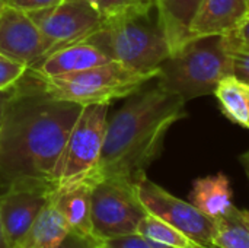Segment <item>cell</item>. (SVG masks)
<instances>
[{
  "mask_svg": "<svg viewBox=\"0 0 249 248\" xmlns=\"http://www.w3.org/2000/svg\"><path fill=\"white\" fill-rule=\"evenodd\" d=\"M134 189L149 215L169 224L196 244L212 246L216 231V219L209 218L190 202L175 197L156 183L150 181L146 175L134 183Z\"/></svg>",
  "mask_w": 249,
  "mask_h": 248,
  "instance_id": "cell-8",
  "label": "cell"
},
{
  "mask_svg": "<svg viewBox=\"0 0 249 248\" xmlns=\"http://www.w3.org/2000/svg\"><path fill=\"white\" fill-rule=\"evenodd\" d=\"M69 232V227L53 202L51 194V199L41 209L16 248H57Z\"/></svg>",
  "mask_w": 249,
  "mask_h": 248,
  "instance_id": "cell-17",
  "label": "cell"
},
{
  "mask_svg": "<svg viewBox=\"0 0 249 248\" xmlns=\"http://www.w3.org/2000/svg\"><path fill=\"white\" fill-rule=\"evenodd\" d=\"M146 215L134 183L120 178H99L93 183L92 227L96 238L108 241L134 234Z\"/></svg>",
  "mask_w": 249,
  "mask_h": 248,
  "instance_id": "cell-7",
  "label": "cell"
},
{
  "mask_svg": "<svg viewBox=\"0 0 249 248\" xmlns=\"http://www.w3.org/2000/svg\"><path fill=\"white\" fill-rule=\"evenodd\" d=\"M226 41H228V48L231 51V56L233 58L235 75L249 82V48L231 42L228 37H226Z\"/></svg>",
  "mask_w": 249,
  "mask_h": 248,
  "instance_id": "cell-24",
  "label": "cell"
},
{
  "mask_svg": "<svg viewBox=\"0 0 249 248\" xmlns=\"http://www.w3.org/2000/svg\"><path fill=\"white\" fill-rule=\"evenodd\" d=\"M82 108L47 94L28 72L10 88L0 121V193L55 190V168Z\"/></svg>",
  "mask_w": 249,
  "mask_h": 248,
  "instance_id": "cell-1",
  "label": "cell"
},
{
  "mask_svg": "<svg viewBox=\"0 0 249 248\" xmlns=\"http://www.w3.org/2000/svg\"><path fill=\"white\" fill-rule=\"evenodd\" d=\"M239 216L244 221V224L249 228V210H239Z\"/></svg>",
  "mask_w": 249,
  "mask_h": 248,
  "instance_id": "cell-30",
  "label": "cell"
},
{
  "mask_svg": "<svg viewBox=\"0 0 249 248\" xmlns=\"http://www.w3.org/2000/svg\"><path fill=\"white\" fill-rule=\"evenodd\" d=\"M143 3H146V4H149V6H153L155 7V0H142Z\"/></svg>",
  "mask_w": 249,
  "mask_h": 248,
  "instance_id": "cell-33",
  "label": "cell"
},
{
  "mask_svg": "<svg viewBox=\"0 0 249 248\" xmlns=\"http://www.w3.org/2000/svg\"><path fill=\"white\" fill-rule=\"evenodd\" d=\"M92 186L93 183H77L55 189L53 202L63 215L69 231L82 237H95L92 227Z\"/></svg>",
  "mask_w": 249,
  "mask_h": 248,
  "instance_id": "cell-15",
  "label": "cell"
},
{
  "mask_svg": "<svg viewBox=\"0 0 249 248\" xmlns=\"http://www.w3.org/2000/svg\"><path fill=\"white\" fill-rule=\"evenodd\" d=\"M54 190L18 187L0 193V227L9 248H16L25 237Z\"/></svg>",
  "mask_w": 249,
  "mask_h": 248,
  "instance_id": "cell-11",
  "label": "cell"
},
{
  "mask_svg": "<svg viewBox=\"0 0 249 248\" xmlns=\"http://www.w3.org/2000/svg\"><path fill=\"white\" fill-rule=\"evenodd\" d=\"M3 6H4V0H0V10L3 9Z\"/></svg>",
  "mask_w": 249,
  "mask_h": 248,
  "instance_id": "cell-34",
  "label": "cell"
},
{
  "mask_svg": "<svg viewBox=\"0 0 249 248\" xmlns=\"http://www.w3.org/2000/svg\"><path fill=\"white\" fill-rule=\"evenodd\" d=\"M104 244L102 240L96 237H82L73 232H69L67 237L60 243L57 248H101Z\"/></svg>",
  "mask_w": 249,
  "mask_h": 248,
  "instance_id": "cell-25",
  "label": "cell"
},
{
  "mask_svg": "<svg viewBox=\"0 0 249 248\" xmlns=\"http://www.w3.org/2000/svg\"><path fill=\"white\" fill-rule=\"evenodd\" d=\"M85 41L111 60L139 72H159V66L171 57L166 38L158 19H152V12L104 23Z\"/></svg>",
  "mask_w": 249,
  "mask_h": 248,
  "instance_id": "cell-5",
  "label": "cell"
},
{
  "mask_svg": "<svg viewBox=\"0 0 249 248\" xmlns=\"http://www.w3.org/2000/svg\"><path fill=\"white\" fill-rule=\"evenodd\" d=\"M101 248H109V247H108V246H105V244H102V247Z\"/></svg>",
  "mask_w": 249,
  "mask_h": 248,
  "instance_id": "cell-35",
  "label": "cell"
},
{
  "mask_svg": "<svg viewBox=\"0 0 249 248\" xmlns=\"http://www.w3.org/2000/svg\"><path fill=\"white\" fill-rule=\"evenodd\" d=\"M60 1H63V0H4V4L12 6L25 13H32L36 10H42V9L55 6Z\"/></svg>",
  "mask_w": 249,
  "mask_h": 248,
  "instance_id": "cell-26",
  "label": "cell"
},
{
  "mask_svg": "<svg viewBox=\"0 0 249 248\" xmlns=\"http://www.w3.org/2000/svg\"><path fill=\"white\" fill-rule=\"evenodd\" d=\"M239 162L244 167V170H245V172H247V175H248L249 178V149L239 156Z\"/></svg>",
  "mask_w": 249,
  "mask_h": 248,
  "instance_id": "cell-28",
  "label": "cell"
},
{
  "mask_svg": "<svg viewBox=\"0 0 249 248\" xmlns=\"http://www.w3.org/2000/svg\"><path fill=\"white\" fill-rule=\"evenodd\" d=\"M109 104L83 105L70 130L58 159L54 184L55 189L77 183H95L102 153Z\"/></svg>",
  "mask_w": 249,
  "mask_h": 248,
  "instance_id": "cell-6",
  "label": "cell"
},
{
  "mask_svg": "<svg viewBox=\"0 0 249 248\" xmlns=\"http://www.w3.org/2000/svg\"><path fill=\"white\" fill-rule=\"evenodd\" d=\"M158 83L185 102L214 92L228 76L235 75L226 35L191 39L182 50L159 66Z\"/></svg>",
  "mask_w": 249,
  "mask_h": 248,
  "instance_id": "cell-3",
  "label": "cell"
},
{
  "mask_svg": "<svg viewBox=\"0 0 249 248\" xmlns=\"http://www.w3.org/2000/svg\"><path fill=\"white\" fill-rule=\"evenodd\" d=\"M232 199L231 180L223 172L197 178L190 193V203L213 219L228 215L235 208Z\"/></svg>",
  "mask_w": 249,
  "mask_h": 248,
  "instance_id": "cell-16",
  "label": "cell"
},
{
  "mask_svg": "<svg viewBox=\"0 0 249 248\" xmlns=\"http://www.w3.org/2000/svg\"><path fill=\"white\" fill-rule=\"evenodd\" d=\"M104 244L109 248H171L162 246V244H158V243H153V241L144 238L143 235H140L137 232L104 241Z\"/></svg>",
  "mask_w": 249,
  "mask_h": 248,
  "instance_id": "cell-23",
  "label": "cell"
},
{
  "mask_svg": "<svg viewBox=\"0 0 249 248\" xmlns=\"http://www.w3.org/2000/svg\"><path fill=\"white\" fill-rule=\"evenodd\" d=\"M92 3L102 18V25L133 16L147 15L155 10L153 6L143 3L142 0H92Z\"/></svg>",
  "mask_w": 249,
  "mask_h": 248,
  "instance_id": "cell-21",
  "label": "cell"
},
{
  "mask_svg": "<svg viewBox=\"0 0 249 248\" xmlns=\"http://www.w3.org/2000/svg\"><path fill=\"white\" fill-rule=\"evenodd\" d=\"M57 48L60 47L42 34L28 13L7 4L3 6L0 10V56L29 69Z\"/></svg>",
  "mask_w": 249,
  "mask_h": 248,
  "instance_id": "cell-10",
  "label": "cell"
},
{
  "mask_svg": "<svg viewBox=\"0 0 249 248\" xmlns=\"http://www.w3.org/2000/svg\"><path fill=\"white\" fill-rule=\"evenodd\" d=\"M213 95L220 104L222 113L235 124L249 130V82L231 75L225 77Z\"/></svg>",
  "mask_w": 249,
  "mask_h": 248,
  "instance_id": "cell-18",
  "label": "cell"
},
{
  "mask_svg": "<svg viewBox=\"0 0 249 248\" xmlns=\"http://www.w3.org/2000/svg\"><path fill=\"white\" fill-rule=\"evenodd\" d=\"M0 248H9L6 240H4V235H3V231H1V227H0Z\"/></svg>",
  "mask_w": 249,
  "mask_h": 248,
  "instance_id": "cell-31",
  "label": "cell"
},
{
  "mask_svg": "<svg viewBox=\"0 0 249 248\" xmlns=\"http://www.w3.org/2000/svg\"><path fill=\"white\" fill-rule=\"evenodd\" d=\"M248 6H249V0H248Z\"/></svg>",
  "mask_w": 249,
  "mask_h": 248,
  "instance_id": "cell-36",
  "label": "cell"
},
{
  "mask_svg": "<svg viewBox=\"0 0 249 248\" xmlns=\"http://www.w3.org/2000/svg\"><path fill=\"white\" fill-rule=\"evenodd\" d=\"M226 37L231 42L249 48V12L241 19L232 32L226 34Z\"/></svg>",
  "mask_w": 249,
  "mask_h": 248,
  "instance_id": "cell-27",
  "label": "cell"
},
{
  "mask_svg": "<svg viewBox=\"0 0 249 248\" xmlns=\"http://www.w3.org/2000/svg\"><path fill=\"white\" fill-rule=\"evenodd\" d=\"M187 117L185 101L156 83L130 95L107 123L99 178L136 183L160 155L169 129Z\"/></svg>",
  "mask_w": 249,
  "mask_h": 248,
  "instance_id": "cell-2",
  "label": "cell"
},
{
  "mask_svg": "<svg viewBox=\"0 0 249 248\" xmlns=\"http://www.w3.org/2000/svg\"><path fill=\"white\" fill-rule=\"evenodd\" d=\"M212 246L219 248H249V228L233 208L228 215L216 219V231Z\"/></svg>",
  "mask_w": 249,
  "mask_h": 248,
  "instance_id": "cell-19",
  "label": "cell"
},
{
  "mask_svg": "<svg viewBox=\"0 0 249 248\" xmlns=\"http://www.w3.org/2000/svg\"><path fill=\"white\" fill-rule=\"evenodd\" d=\"M108 61H111L109 57H107L93 44L83 39L54 50L36 66L29 67V70L38 76L50 77L83 72Z\"/></svg>",
  "mask_w": 249,
  "mask_h": 248,
  "instance_id": "cell-12",
  "label": "cell"
},
{
  "mask_svg": "<svg viewBox=\"0 0 249 248\" xmlns=\"http://www.w3.org/2000/svg\"><path fill=\"white\" fill-rule=\"evenodd\" d=\"M137 234L153 243L171 248H194L196 246V243L184 235L181 231L149 213L140 221L137 227Z\"/></svg>",
  "mask_w": 249,
  "mask_h": 248,
  "instance_id": "cell-20",
  "label": "cell"
},
{
  "mask_svg": "<svg viewBox=\"0 0 249 248\" xmlns=\"http://www.w3.org/2000/svg\"><path fill=\"white\" fill-rule=\"evenodd\" d=\"M28 15L58 47L83 41L102 28V18L92 0H63Z\"/></svg>",
  "mask_w": 249,
  "mask_h": 248,
  "instance_id": "cell-9",
  "label": "cell"
},
{
  "mask_svg": "<svg viewBox=\"0 0 249 248\" xmlns=\"http://www.w3.org/2000/svg\"><path fill=\"white\" fill-rule=\"evenodd\" d=\"M159 72H139L120 61L111 60L105 64L60 76H38L28 69L36 83L51 96L76 102L79 105L111 104L140 91L147 82L156 79Z\"/></svg>",
  "mask_w": 249,
  "mask_h": 248,
  "instance_id": "cell-4",
  "label": "cell"
},
{
  "mask_svg": "<svg viewBox=\"0 0 249 248\" xmlns=\"http://www.w3.org/2000/svg\"><path fill=\"white\" fill-rule=\"evenodd\" d=\"M26 72L28 67L25 64L0 56V92L16 86Z\"/></svg>",
  "mask_w": 249,
  "mask_h": 248,
  "instance_id": "cell-22",
  "label": "cell"
},
{
  "mask_svg": "<svg viewBox=\"0 0 249 248\" xmlns=\"http://www.w3.org/2000/svg\"><path fill=\"white\" fill-rule=\"evenodd\" d=\"M203 0H155L158 23L166 38L171 56L191 41V25Z\"/></svg>",
  "mask_w": 249,
  "mask_h": 248,
  "instance_id": "cell-13",
  "label": "cell"
},
{
  "mask_svg": "<svg viewBox=\"0 0 249 248\" xmlns=\"http://www.w3.org/2000/svg\"><path fill=\"white\" fill-rule=\"evenodd\" d=\"M9 91H10V89H7V91H1V92H0V121H1V115H3L4 102H6L7 96H9Z\"/></svg>",
  "mask_w": 249,
  "mask_h": 248,
  "instance_id": "cell-29",
  "label": "cell"
},
{
  "mask_svg": "<svg viewBox=\"0 0 249 248\" xmlns=\"http://www.w3.org/2000/svg\"><path fill=\"white\" fill-rule=\"evenodd\" d=\"M194 248H219V247H216V246H200V244H196Z\"/></svg>",
  "mask_w": 249,
  "mask_h": 248,
  "instance_id": "cell-32",
  "label": "cell"
},
{
  "mask_svg": "<svg viewBox=\"0 0 249 248\" xmlns=\"http://www.w3.org/2000/svg\"><path fill=\"white\" fill-rule=\"evenodd\" d=\"M249 12L248 0H203L191 25V39L226 35Z\"/></svg>",
  "mask_w": 249,
  "mask_h": 248,
  "instance_id": "cell-14",
  "label": "cell"
}]
</instances>
